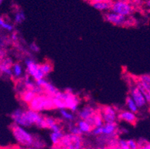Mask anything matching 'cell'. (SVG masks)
Returning a JSON list of instances; mask_svg holds the SVG:
<instances>
[{
  "instance_id": "obj_1",
  "label": "cell",
  "mask_w": 150,
  "mask_h": 149,
  "mask_svg": "<svg viewBox=\"0 0 150 149\" xmlns=\"http://www.w3.org/2000/svg\"><path fill=\"white\" fill-rule=\"evenodd\" d=\"M11 130L15 140L19 145L25 147V148L34 145L36 139L33 135L28 132L26 129H25L24 127L13 123L11 126Z\"/></svg>"
},
{
  "instance_id": "obj_2",
  "label": "cell",
  "mask_w": 150,
  "mask_h": 149,
  "mask_svg": "<svg viewBox=\"0 0 150 149\" xmlns=\"http://www.w3.org/2000/svg\"><path fill=\"white\" fill-rule=\"evenodd\" d=\"M28 107H29V109L38 112V113L52 110V109H54L53 97L47 95L46 94L38 95L34 98L33 101L28 105Z\"/></svg>"
},
{
  "instance_id": "obj_3",
  "label": "cell",
  "mask_w": 150,
  "mask_h": 149,
  "mask_svg": "<svg viewBox=\"0 0 150 149\" xmlns=\"http://www.w3.org/2000/svg\"><path fill=\"white\" fill-rule=\"evenodd\" d=\"M54 96L58 97L64 101L65 105H66V109L69 110L73 113L78 110L79 105L80 103V99L77 95L72 93V90L70 89L67 90L65 92H60L59 91Z\"/></svg>"
},
{
  "instance_id": "obj_4",
  "label": "cell",
  "mask_w": 150,
  "mask_h": 149,
  "mask_svg": "<svg viewBox=\"0 0 150 149\" xmlns=\"http://www.w3.org/2000/svg\"><path fill=\"white\" fill-rule=\"evenodd\" d=\"M62 148L67 149H82L83 139L81 136L67 133L64 134L61 139V143L58 145Z\"/></svg>"
},
{
  "instance_id": "obj_5",
  "label": "cell",
  "mask_w": 150,
  "mask_h": 149,
  "mask_svg": "<svg viewBox=\"0 0 150 149\" xmlns=\"http://www.w3.org/2000/svg\"><path fill=\"white\" fill-rule=\"evenodd\" d=\"M26 66V72L28 76H31L35 81L45 78V75L40 69V64H38L35 60L30 57H27L25 60Z\"/></svg>"
},
{
  "instance_id": "obj_6",
  "label": "cell",
  "mask_w": 150,
  "mask_h": 149,
  "mask_svg": "<svg viewBox=\"0 0 150 149\" xmlns=\"http://www.w3.org/2000/svg\"><path fill=\"white\" fill-rule=\"evenodd\" d=\"M110 11L128 17L133 12V6L126 0H116L111 4Z\"/></svg>"
},
{
  "instance_id": "obj_7",
  "label": "cell",
  "mask_w": 150,
  "mask_h": 149,
  "mask_svg": "<svg viewBox=\"0 0 150 149\" xmlns=\"http://www.w3.org/2000/svg\"><path fill=\"white\" fill-rule=\"evenodd\" d=\"M104 17L106 21L117 26H129L133 22L127 16H124L112 11L105 13Z\"/></svg>"
},
{
  "instance_id": "obj_8",
  "label": "cell",
  "mask_w": 150,
  "mask_h": 149,
  "mask_svg": "<svg viewBox=\"0 0 150 149\" xmlns=\"http://www.w3.org/2000/svg\"><path fill=\"white\" fill-rule=\"evenodd\" d=\"M130 96L133 98V100L135 102L136 105L138 107L139 109H143L146 107L148 105L145 97L143 95L140 89L136 84V82L134 84H131L130 86Z\"/></svg>"
},
{
  "instance_id": "obj_9",
  "label": "cell",
  "mask_w": 150,
  "mask_h": 149,
  "mask_svg": "<svg viewBox=\"0 0 150 149\" xmlns=\"http://www.w3.org/2000/svg\"><path fill=\"white\" fill-rule=\"evenodd\" d=\"M100 113L104 119L105 123H116V121L118 119L117 110L111 106L103 107L101 109Z\"/></svg>"
},
{
  "instance_id": "obj_10",
  "label": "cell",
  "mask_w": 150,
  "mask_h": 149,
  "mask_svg": "<svg viewBox=\"0 0 150 149\" xmlns=\"http://www.w3.org/2000/svg\"><path fill=\"white\" fill-rule=\"evenodd\" d=\"M35 81H36V84L38 87H40L43 89L46 95L54 97V95H56V94L59 92L56 87H54L52 84L50 83L48 81L46 80L45 78L40 79V80Z\"/></svg>"
},
{
  "instance_id": "obj_11",
  "label": "cell",
  "mask_w": 150,
  "mask_h": 149,
  "mask_svg": "<svg viewBox=\"0 0 150 149\" xmlns=\"http://www.w3.org/2000/svg\"><path fill=\"white\" fill-rule=\"evenodd\" d=\"M11 118L13 120V122L16 125H20L24 128H28L26 119H25V110L23 109H17L11 114Z\"/></svg>"
},
{
  "instance_id": "obj_12",
  "label": "cell",
  "mask_w": 150,
  "mask_h": 149,
  "mask_svg": "<svg viewBox=\"0 0 150 149\" xmlns=\"http://www.w3.org/2000/svg\"><path fill=\"white\" fill-rule=\"evenodd\" d=\"M13 61L10 57L2 58L0 65V70L2 75L8 78L13 76Z\"/></svg>"
},
{
  "instance_id": "obj_13",
  "label": "cell",
  "mask_w": 150,
  "mask_h": 149,
  "mask_svg": "<svg viewBox=\"0 0 150 149\" xmlns=\"http://www.w3.org/2000/svg\"><path fill=\"white\" fill-rule=\"evenodd\" d=\"M118 119L132 124V125H134L137 121V118L136 113L131 112L130 110H122L118 113Z\"/></svg>"
},
{
  "instance_id": "obj_14",
  "label": "cell",
  "mask_w": 150,
  "mask_h": 149,
  "mask_svg": "<svg viewBox=\"0 0 150 149\" xmlns=\"http://www.w3.org/2000/svg\"><path fill=\"white\" fill-rule=\"evenodd\" d=\"M96 112L97 111L95 110L94 107L90 106V105H86L78 112V117H79L80 119L88 121V119L92 118L94 115L96 114Z\"/></svg>"
},
{
  "instance_id": "obj_15",
  "label": "cell",
  "mask_w": 150,
  "mask_h": 149,
  "mask_svg": "<svg viewBox=\"0 0 150 149\" xmlns=\"http://www.w3.org/2000/svg\"><path fill=\"white\" fill-rule=\"evenodd\" d=\"M117 131V123H105L103 125V133L102 136L105 137L114 138Z\"/></svg>"
},
{
  "instance_id": "obj_16",
  "label": "cell",
  "mask_w": 150,
  "mask_h": 149,
  "mask_svg": "<svg viewBox=\"0 0 150 149\" xmlns=\"http://www.w3.org/2000/svg\"><path fill=\"white\" fill-rule=\"evenodd\" d=\"M37 93L31 90H25L20 93V99L23 101L24 103L29 105L34 98L37 96Z\"/></svg>"
},
{
  "instance_id": "obj_17",
  "label": "cell",
  "mask_w": 150,
  "mask_h": 149,
  "mask_svg": "<svg viewBox=\"0 0 150 149\" xmlns=\"http://www.w3.org/2000/svg\"><path fill=\"white\" fill-rule=\"evenodd\" d=\"M93 128H97V127H102L105 125V121L102 118V116L101 114L100 111H97L96 114L94 115L92 118L88 120Z\"/></svg>"
},
{
  "instance_id": "obj_18",
  "label": "cell",
  "mask_w": 150,
  "mask_h": 149,
  "mask_svg": "<svg viewBox=\"0 0 150 149\" xmlns=\"http://www.w3.org/2000/svg\"><path fill=\"white\" fill-rule=\"evenodd\" d=\"M77 126L79 127L81 131L83 133H88L92 132L93 127L91 125V123L87 120L80 119L77 121Z\"/></svg>"
},
{
  "instance_id": "obj_19",
  "label": "cell",
  "mask_w": 150,
  "mask_h": 149,
  "mask_svg": "<svg viewBox=\"0 0 150 149\" xmlns=\"http://www.w3.org/2000/svg\"><path fill=\"white\" fill-rule=\"evenodd\" d=\"M112 2H92L91 5L95 9L101 11H107L110 10Z\"/></svg>"
},
{
  "instance_id": "obj_20",
  "label": "cell",
  "mask_w": 150,
  "mask_h": 149,
  "mask_svg": "<svg viewBox=\"0 0 150 149\" xmlns=\"http://www.w3.org/2000/svg\"><path fill=\"white\" fill-rule=\"evenodd\" d=\"M23 86L25 88V90H35L36 87H38L36 81L31 76H28V75L23 78Z\"/></svg>"
},
{
  "instance_id": "obj_21",
  "label": "cell",
  "mask_w": 150,
  "mask_h": 149,
  "mask_svg": "<svg viewBox=\"0 0 150 149\" xmlns=\"http://www.w3.org/2000/svg\"><path fill=\"white\" fill-rule=\"evenodd\" d=\"M64 135V134L63 133V131H57V132L52 131L50 133V140L54 145H58L61 143Z\"/></svg>"
},
{
  "instance_id": "obj_22",
  "label": "cell",
  "mask_w": 150,
  "mask_h": 149,
  "mask_svg": "<svg viewBox=\"0 0 150 149\" xmlns=\"http://www.w3.org/2000/svg\"><path fill=\"white\" fill-rule=\"evenodd\" d=\"M136 84H137L138 88L140 89V90L141 91L143 95H144V97H145L146 100L148 105H150V90L149 89L147 88L146 86H144L139 80H137V81H136Z\"/></svg>"
},
{
  "instance_id": "obj_23",
  "label": "cell",
  "mask_w": 150,
  "mask_h": 149,
  "mask_svg": "<svg viewBox=\"0 0 150 149\" xmlns=\"http://www.w3.org/2000/svg\"><path fill=\"white\" fill-rule=\"evenodd\" d=\"M125 104H126V106H127L129 110H130L131 112H133V113H137V112H138V107L137 106L135 102L133 100V98H132L130 95H129V96L126 98Z\"/></svg>"
},
{
  "instance_id": "obj_24",
  "label": "cell",
  "mask_w": 150,
  "mask_h": 149,
  "mask_svg": "<svg viewBox=\"0 0 150 149\" xmlns=\"http://www.w3.org/2000/svg\"><path fill=\"white\" fill-rule=\"evenodd\" d=\"M60 115L63 119L68 121H72L75 119V116L72 111H69L67 109H63L60 110Z\"/></svg>"
},
{
  "instance_id": "obj_25",
  "label": "cell",
  "mask_w": 150,
  "mask_h": 149,
  "mask_svg": "<svg viewBox=\"0 0 150 149\" xmlns=\"http://www.w3.org/2000/svg\"><path fill=\"white\" fill-rule=\"evenodd\" d=\"M13 76L17 78H21L23 75V66L19 63H15L13 65Z\"/></svg>"
},
{
  "instance_id": "obj_26",
  "label": "cell",
  "mask_w": 150,
  "mask_h": 149,
  "mask_svg": "<svg viewBox=\"0 0 150 149\" xmlns=\"http://www.w3.org/2000/svg\"><path fill=\"white\" fill-rule=\"evenodd\" d=\"M25 20V14L23 11H17L13 16V21L16 24H21Z\"/></svg>"
},
{
  "instance_id": "obj_27",
  "label": "cell",
  "mask_w": 150,
  "mask_h": 149,
  "mask_svg": "<svg viewBox=\"0 0 150 149\" xmlns=\"http://www.w3.org/2000/svg\"><path fill=\"white\" fill-rule=\"evenodd\" d=\"M68 129H69V133H71V134L76 135V136H81L83 133L81 131V130H80L79 128V127L77 126V125H74V124L72 122L69 123Z\"/></svg>"
},
{
  "instance_id": "obj_28",
  "label": "cell",
  "mask_w": 150,
  "mask_h": 149,
  "mask_svg": "<svg viewBox=\"0 0 150 149\" xmlns=\"http://www.w3.org/2000/svg\"><path fill=\"white\" fill-rule=\"evenodd\" d=\"M0 27H1V28H2V29L5 30L7 31H8V32H11L13 30V25L11 23H8L2 17H1V19H0Z\"/></svg>"
},
{
  "instance_id": "obj_29",
  "label": "cell",
  "mask_w": 150,
  "mask_h": 149,
  "mask_svg": "<svg viewBox=\"0 0 150 149\" xmlns=\"http://www.w3.org/2000/svg\"><path fill=\"white\" fill-rule=\"evenodd\" d=\"M53 103H54V109H58L59 110L66 109V105H65L64 101L58 97H53Z\"/></svg>"
},
{
  "instance_id": "obj_30",
  "label": "cell",
  "mask_w": 150,
  "mask_h": 149,
  "mask_svg": "<svg viewBox=\"0 0 150 149\" xmlns=\"http://www.w3.org/2000/svg\"><path fill=\"white\" fill-rule=\"evenodd\" d=\"M52 64L50 62H45L43 64H40V69L46 76L52 71Z\"/></svg>"
},
{
  "instance_id": "obj_31",
  "label": "cell",
  "mask_w": 150,
  "mask_h": 149,
  "mask_svg": "<svg viewBox=\"0 0 150 149\" xmlns=\"http://www.w3.org/2000/svg\"><path fill=\"white\" fill-rule=\"evenodd\" d=\"M142 84L150 90V76L149 75H144L141 76L138 79Z\"/></svg>"
},
{
  "instance_id": "obj_32",
  "label": "cell",
  "mask_w": 150,
  "mask_h": 149,
  "mask_svg": "<svg viewBox=\"0 0 150 149\" xmlns=\"http://www.w3.org/2000/svg\"><path fill=\"white\" fill-rule=\"evenodd\" d=\"M46 125H47V128H48V129L50 130H51V128H52L54 125L58 124L57 120L52 117H46Z\"/></svg>"
},
{
  "instance_id": "obj_33",
  "label": "cell",
  "mask_w": 150,
  "mask_h": 149,
  "mask_svg": "<svg viewBox=\"0 0 150 149\" xmlns=\"http://www.w3.org/2000/svg\"><path fill=\"white\" fill-rule=\"evenodd\" d=\"M127 143H128V145H129V147L130 148V149L139 148L137 142H136L135 140H134V139H129V140H127Z\"/></svg>"
},
{
  "instance_id": "obj_34",
  "label": "cell",
  "mask_w": 150,
  "mask_h": 149,
  "mask_svg": "<svg viewBox=\"0 0 150 149\" xmlns=\"http://www.w3.org/2000/svg\"><path fill=\"white\" fill-rule=\"evenodd\" d=\"M102 133H103V126L93 128L92 131V133L95 136H102Z\"/></svg>"
},
{
  "instance_id": "obj_35",
  "label": "cell",
  "mask_w": 150,
  "mask_h": 149,
  "mask_svg": "<svg viewBox=\"0 0 150 149\" xmlns=\"http://www.w3.org/2000/svg\"><path fill=\"white\" fill-rule=\"evenodd\" d=\"M29 49L31 52H33L38 53L40 52V47L38 46L36 43H31V44L29 45Z\"/></svg>"
},
{
  "instance_id": "obj_36",
  "label": "cell",
  "mask_w": 150,
  "mask_h": 149,
  "mask_svg": "<svg viewBox=\"0 0 150 149\" xmlns=\"http://www.w3.org/2000/svg\"><path fill=\"white\" fill-rule=\"evenodd\" d=\"M119 146L122 149H130V148L129 147V145H128L127 140H125V139H120Z\"/></svg>"
},
{
  "instance_id": "obj_37",
  "label": "cell",
  "mask_w": 150,
  "mask_h": 149,
  "mask_svg": "<svg viewBox=\"0 0 150 149\" xmlns=\"http://www.w3.org/2000/svg\"><path fill=\"white\" fill-rule=\"evenodd\" d=\"M11 40L13 42L18 40V35H17V33H12V35H11Z\"/></svg>"
},
{
  "instance_id": "obj_38",
  "label": "cell",
  "mask_w": 150,
  "mask_h": 149,
  "mask_svg": "<svg viewBox=\"0 0 150 149\" xmlns=\"http://www.w3.org/2000/svg\"><path fill=\"white\" fill-rule=\"evenodd\" d=\"M138 149H150V142L147 141L144 145L139 147Z\"/></svg>"
},
{
  "instance_id": "obj_39",
  "label": "cell",
  "mask_w": 150,
  "mask_h": 149,
  "mask_svg": "<svg viewBox=\"0 0 150 149\" xmlns=\"http://www.w3.org/2000/svg\"><path fill=\"white\" fill-rule=\"evenodd\" d=\"M111 2V0H91L92 2Z\"/></svg>"
},
{
  "instance_id": "obj_40",
  "label": "cell",
  "mask_w": 150,
  "mask_h": 149,
  "mask_svg": "<svg viewBox=\"0 0 150 149\" xmlns=\"http://www.w3.org/2000/svg\"><path fill=\"white\" fill-rule=\"evenodd\" d=\"M146 5L147 8L150 10V0H146Z\"/></svg>"
},
{
  "instance_id": "obj_41",
  "label": "cell",
  "mask_w": 150,
  "mask_h": 149,
  "mask_svg": "<svg viewBox=\"0 0 150 149\" xmlns=\"http://www.w3.org/2000/svg\"><path fill=\"white\" fill-rule=\"evenodd\" d=\"M25 149H39V148H38L33 147V146H31V147H28V148H25Z\"/></svg>"
},
{
  "instance_id": "obj_42",
  "label": "cell",
  "mask_w": 150,
  "mask_h": 149,
  "mask_svg": "<svg viewBox=\"0 0 150 149\" xmlns=\"http://www.w3.org/2000/svg\"><path fill=\"white\" fill-rule=\"evenodd\" d=\"M110 149H122V148H121L119 145H117V146H116V147L112 148H110Z\"/></svg>"
},
{
  "instance_id": "obj_43",
  "label": "cell",
  "mask_w": 150,
  "mask_h": 149,
  "mask_svg": "<svg viewBox=\"0 0 150 149\" xmlns=\"http://www.w3.org/2000/svg\"><path fill=\"white\" fill-rule=\"evenodd\" d=\"M1 149H11L10 148H2Z\"/></svg>"
},
{
  "instance_id": "obj_44",
  "label": "cell",
  "mask_w": 150,
  "mask_h": 149,
  "mask_svg": "<svg viewBox=\"0 0 150 149\" xmlns=\"http://www.w3.org/2000/svg\"><path fill=\"white\" fill-rule=\"evenodd\" d=\"M102 149H110V148H102Z\"/></svg>"
},
{
  "instance_id": "obj_45",
  "label": "cell",
  "mask_w": 150,
  "mask_h": 149,
  "mask_svg": "<svg viewBox=\"0 0 150 149\" xmlns=\"http://www.w3.org/2000/svg\"><path fill=\"white\" fill-rule=\"evenodd\" d=\"M61 149H67V148H61Z\"/></svg>"
}]
</instances>
